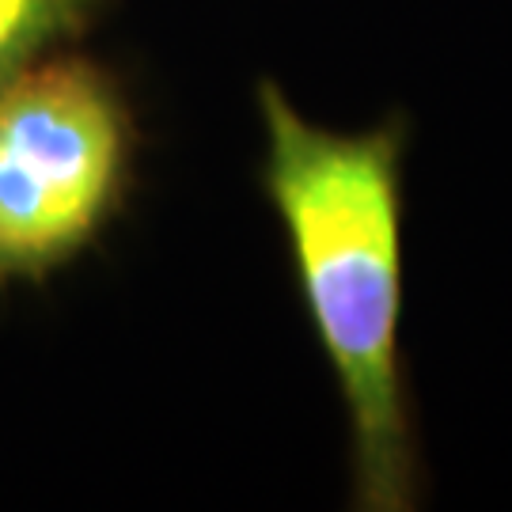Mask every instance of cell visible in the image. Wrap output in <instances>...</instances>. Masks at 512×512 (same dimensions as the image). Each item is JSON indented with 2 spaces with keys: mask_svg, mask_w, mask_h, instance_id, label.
<instances>
[{
  "mask_svg": "<svg viewBox=\"0 0 512 512\" xmlns=\"http://www.w3.org/2000/svg\"><path fill=\"white\" fill-rule=\"evenodd\" d=\"M262 190L289 243L300 300L323 346L349 429V497L361 512H410L421 459L403 372L406 118L315 126L262 76Z\"/></svg>",
  "mask_w": 512,
  "mask_h": 512,
  "instance_id": "cell-1",
  "label": "cell"
},
{
  "mask_svg": "<svg viewBox=\"0 0 512 512\" xmlns=\"http://www.w3.org/2000/svg\"><path fill=\"white\" fill-rule=\"evenodd\" d=\"M133 122L88 57H42L0 88V281L73 262L126 194Z\"/></svg>",
  "mask_w": 512,
  "mask_h": 512,
  "instance_id": "cell-2",
  "label": "cell"
},
{
  "mask_svg": "<svg viewBox=\"0 0 512 512\" xmlns=\"http://www.w3.org/2000/svg\"><path fill=\"white\" fill-rule=\"evenodd\" d=\"M103 0H0V88L92 27Z\"/></svg>",
  "mask_w": 512,
  "mask_h": 512,
  "instance_id": "cell-3",
  "label": "cell"
}]
</instances>
